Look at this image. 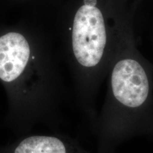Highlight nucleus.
<instances>
[{"label":"nucleus","instance_id":"obj_1","mask_svg":"<svg viewBox=\"0 0 153 153\" xmlns=\"http://www.w3.org/2000/svg\"><path fill=\"white\" fill-rule=\"evenodd\" d=\"M138 5L134 0H82L74 11L70 47L78 82V104L91 121L95 99L115 57L130 36Z\"/></svg>","mask_w":153,"mask_h":153},{"label":"nucleus","instance_id":"obj_2","mask_svg":"<svg viewBox=\"0 0 153 153\" xmlns=\"http://www.w3.org/2000/svg\"><path fill=\"white\" fill-rule=\"evenodd\" d=\"M106 79L104 104L91 126L98 153H117L126 141L153 135V63L137 48L135 33L118 51Z\"/></svg>","mask_w":153,"mask_h":153},{"label":"nucleus","instance_id":"obj_3","mask_svg":"<svg viewBox=\"0 0 153 153\" xmlns=\"http://www.w3.org/2000/svg\"><path fill=\"white\" fill-rule=\"evenodd\" d=\"M28 41L19 33L0 37V79L6 84L16 83L24 76L30 62Z\"/></svg>","mask_w":153,"mask_h":153},{"label":"nucleus","instance_id":"obj_4","mask_svg":"<svg viewBox=\"0 0 153 153\" xmlns=\"http://www.w3.org/2000/svg\"><path fill=\"white\" fill-rule=\"evenodd\" d=\"M0 153H92L77 141L62 135H32L7 147Z\"/></svg>","mask_w":153,"mask_h":153},{"label":"nucleus","instance_id":"obj_5","mask_svg":"<svg viewBox=\"0 0 153 153\" xmlns=\"http://www.w3.org/2000/svg\"><path fill=\"white\" fill-rule=\"evenodd\" d=\"M134 1H136V2H137V3L138 4H139L140 3V2H142L143 1H145V0H134Z\"/></svg>","mask_w":153,"mask_h":153},{"label":"nucleus","instance_id":"obj_6","mask_svg":"<svg viewBox=\"0 0 153 153\" xmlns=\"http://www.w3.org/2000/svg\"><path fill=\"white\" fill-rule=\"evenodd\" d=\"M152 47H153V37H152Z\"/></svg>","mask_w":153,"mask_h":153},{"label":"nucleus","instance_id":"obj_7","mask_svg":"<svg viewBox=\"0 0 153 153\" xmlns=\"http://www.w3.org/2000/svg\"><path fill=\"white\" fill-rule=\"evenodd\" d=\"M152 137H153V135H152Z\"/></svg>","mask_w":153,"mask_h":153}]
</instances>
